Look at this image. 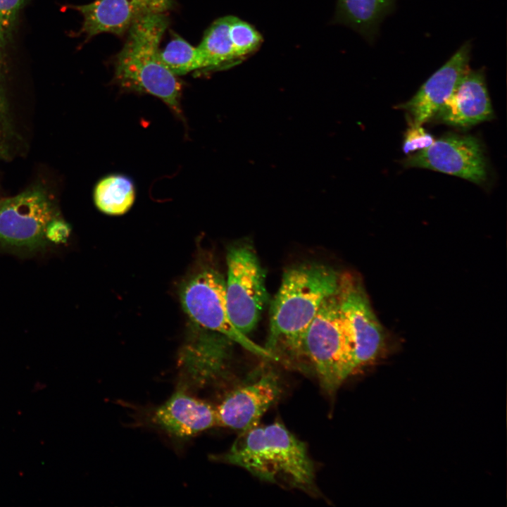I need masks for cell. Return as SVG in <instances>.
<instances>
[{
    "mask_svg": "<svg viewBox=\"0 0 507 507\" xmlns=\"http://www.w3.org/2000/svg\"><path fill=\"white\" fill-rule=\"evenodd\" d=\"M213 458L282 487L313 496L320 492L306 446L280 422L240 432L230 449Z\"/></svg>",
    "mask_w": 507,
    "mask_h": 507,
    "instance_id": "obj_2",
    "label": "cell"
},
{
    "mask_svg": "<svg viewBox=\"0 0 507 507\" xmlns=\"http://www.w3.org/2000/svg\"><path fill=\"white\" fill-rule=\"evenodd\" d=\"M182 307L191 320L205 330L220 333L249 351L272 361L268 351L241 332L231 321L227 308L225 280L217 270H200L183 285Z\"/></svg>",
    "mask_w": 507,
    "mask_h": 507,
    "instance_id": "obj_6",
    "label": "cell"
},
{
    "mask_svg": "<svg viewBox=\"0 0 507 507\" xmlns=\"http://www.w3.org/2000/svg\"><path fill=\"white\" fill-rule=\"evenodd\" d=\"M337 294L356 373L382 354L385 347V334L358 278L349 273L342 274Z\"/></svg>",
    "mask_w": 507,
    "mask_h": 507,
    "instance_id": "obj_7",
    "label": "cell"
},
{
    "mask_svg": "<svg viewBox=\"0 0 507 507\" xmlns=\"http://www.w3.org/2000/svg\"><path fill=\"white\" fill-rule=\"evenodd\" d=\"M135 191L132 182L120 175H109L96 186L94 201L96 207L108 215H122L132 206Z\"/></svg>",
    "mask_w": 507,
    "mask_h": 507,
    "instance_id": "obj_16",
    "label": "cell"
},
{
    "mask_svg": "<svg viewBox=\"0 0 507 507\" xmlns=\"http://www.w3.org/2000/svg\"><path fill=\"white\" fill-rule=\"evenodd\" d=\"M56 218L55 208L40 189H30L0 201V245L32 251L46 243V229Z\"/></svg>",
    "mask_w": 507,
    "mask_h": 507,
    "instance_id": "obj_8",
    "label": "cell"
},
{
    "mask_svg": "<svg viewBox=\"0 0 507 507\" xmlns=\"http://www.w3.org/2000/svg\"><path fill=\"white\" fill-rule=\"evenodd\" d=\"M232 17L226 15L215 20L197 46L204 58V70H220L242 61L234 51L230 36Z\"/></svg>",
    "mask_w": 507,
    "mask_h": 507,
    "instance_id": "obj_15",
    "label": "cell"
},
{
    "mask_svg": "<svg viewBox=\"0 0 507 507\" xmlns=\"http://www.w3.org/2000/svg\"><path fill=\"white\" fill-rule=\"evenodd\" d=\"M226 260L227 311L234 325L247 335L256 327L268 301L265 271L249 242L232 246Z\"/></svg>",
    "mask_w": 507,
    "mask_h": 507,
    "instance_id": "obj_5",
    "label": "cell"
},
{
    "mask_svg": "<svg viewBox=\"0 0 507 507\" xmlns=\"http://www.w3.org/2000/svg\"><path fill=\"white\" fill-rule=\"evenodd\" d=\"M163 65L175 75H182L196 70H204L203 56L198 48L181 37L173 35L163 50H160Z\"/></svg>",
    "mask_w": 507,
    "mask_h": 507,
    "instance_id": "obj_18",
    "label": "cell"
},
{
    "mask_svg": "<svg viewBox=\"0 0 507 507\" xmlns=\"http://www.w3.org/2000/svg\"><path fill=\"white\" fill-rule=\"evenodd\" d=\"M337 292L324 301L309 325L296 370L315 377L329 395L355 374Z\"/></svg>",
    "mask_w": 507,
    "mask_h": 507,
    "instance_id": "obj_4",
    "label": "cell"
},
{
    "mask_svg": "<svg viewBox=\"0 0 507 507\" xmlns=\"http://www.w3.org/2000/svg\"><path fill=\"white\" fill-rule=\"evenodd\" d=\"M406 168L430 169L454 175L476 184L487 179V163L479 139L471 135L446 134L428 147L409 154Z\"/></svg>",
    "mask_w": 507,
    "mask_h": 507,
    "instance_id": "obj_9",
    "label": "cell"
},
{
    "mask_svg": "<svg viewBox=\"0 0 507 507\" xmlns=\"http://www.w3.org/2000/svg\"><path fill=\"white\" fill-rule=\"evenodd\" d=\"M392 0H338L337 18L362 32L374 27L392 6Z\"/></svg>",
    "mask_w": 507,
    "mask_h": 507,
    "instance_id": "obj_17",
    "label": "cell"
},
{
    "mask_svg": "<svg viewBox=\"0 0 507 507\" xmlns=\"http://www.w3.org/2000/svg\"><path fill=\"white\" fill-rule=\"evenodd\" d=\"M151 422L176 439H187L218 426L215 406L181 387L151 413Z\"/></svg>",
    "mask_w": 507,
    "mask_h": 507,
    "instance_id": "obj_13",
    "label": "cell"
},
{
    "mask_svg": "<svg viewBox=\"0 0 507 507\" xmlns=\"http://www.w3.org/2000/svg\"><path fill=\"white\" fill-rule=\"evenodd\" d=\"M229 32L234 51L242 61L256 51L263 42L262 36L251 24L234 15Z\"/></svg>",
    "mask_w": 507,
    "mask_h": 507,
    "instance_id": "obj_19",
    "label": "cell"
},
{
    "mask_svg": "<svg viewBox=\"0 0 507 507\" xmlns=\"http://www.w3.org/2000/svg\"><path fill=\"white\" fill-rule=\"evenodd\" d=\"M340 276L332 268L307 263L287 268L270 308L265 349L272 361L296 370L307 330L324 301L338 289Z\"/></svg>",
    "mask_w": 507,
    "mask_h": 507,
    "instance_id": "obj_1",
    "label": "cell"
},
{
    "mask_svg": "<svg viewBox=\"0 0 507 507\" xmlns=\"http://www.w3.org/2000/svg\"><path fill=\"white\" fill-rule=\"evenodd\" d=\"M281 392L275 373L271 370L258 373L229 392L215 406L218 426L242 432L258 425Z\"/></svg>",
    "mask_w": 507,
    "mask_h": 507,
    "instance_id": "obj_10",
    "label": "cell"
},
{
    "mask_svg": "<svg viewBox=\"0 0 507 507\" xmlns=\"http://www.w3.org/2000/svg\"><path fill=\"white\" fill-rule=\"evenodd\" d=\"M23 1V0H0V55L6 37Z\"/></svg>",
    "mask_w": 507,
    "mask_h": 507,
    "instance_id": "obj_21",
    "label": "cell"
},
{
    "mask_svg": "<svg viewBox=\"0 0 507 507\" xmlns=\"http://www.w3.org/2000/svg\"><path fill=\"white\" fill-rule=\"evenodd\" d=\"M470 45L465 43L420 87L415 95L397 108L404 110L413 125L430 120L449 98L469 68Z\"/></svg>",
    "mask_w": 507,
    "mask_h": 507,
    "instance_id": "obj_12",
    "label": "cell"
},
{
    "mask_svg": "<svg viewBox=\"0 0 507 507\" xmlns=\"http://www.w3.org/2000/svg\"><path fill=\"white\" fill-rule=\"evenodd\" d=\"M493 115L484 73L468 68L434 118L446 125L464 128L489 120Z\"/></svg>",
    "mask_w": 507,
    "mask_h": 507,
    "instance_id": "obj_14",
    "label": "cell"
},
{
    "mask_svg": "<svg viewBox=\"0 0 507 507\" xmlns=\"http://www.w3.org/2000/svg\"><path fill=\"white\" fill-rule=\"evenodd\" d=\"M70 232L69 225L56 218L52 220L46 229V237L54 243L65 242Z\"/></svg>",
    "mask_w": 507,
    "mask_h": 507,
    "instance_id": "obj_22",
    "label": "cell"
},
{
    "mask_svg": "<svg viewBox=\"0 0 507 507\" xmlns=\"http://www.w3.org/2000/svg\"><path fill=\"white\" fill-rule=\"evenodd\" d=\"M168 25L165 13H156L131 25L115 57V79L123 88L157 96L179 112L182 84L160 58L159 44Z\"/></svg>",
    "mask_w": 507,
    "mask_h": 507,
    "instance_id": "obj_3",
    "label": "cell"
},
{
    "mask_svg": "<svg viewBox=\"0 0 507 507\" xmlns=\"http://www.w3.org/2000/svg\"><path fill=\"white\" fill-rule=\"evenodd\" d=\"M173 7V0H94L75 8L83 17L81 32L89 39L101 33L122 36L141 17Z\"/></svg>",
    "mask_w": 507,
    "mask_h": 507,
    "instance_id": "obj_11",
    "label": "cell"
},
{
    "mask_svg": "<svg viewBox=\"0 0 507 507\" xmlns=\"http://www.w3.org/2000/svg\"><path fill=\"white\" fill-rule=\"evenodd\" d=\"M434 141L422 125L411 124L405 133L402 149L404 154H411L430 146Z\"/></svg>",
    "mask_w": 507,
    "mask_h": 507,
    "instance_id": "obj_20",
    "label": "cell"
}]
</instances>
